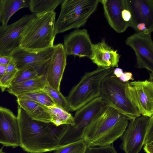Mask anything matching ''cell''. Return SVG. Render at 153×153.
I'll return each mask as SVG.
<instances>
[{"instance_id":"35","label":"cell","mask_w":153,"mask_h":153,"mask_svg":"<svg viewBox=\"0 0 153 153\" xmlns=\"http://www.w3.org/2000/svg\"><path fill=\"white\" fill-rule=\"evenodd\" d=\"M123 72V71L122 69L120 68H114L113 74L117 78H119Z\"/></svg>"},{"instance_id":"23","label":"cell","mask_w":153,"mask_h":153,"mask_svg":"<svg viewBox=\"0 0 153 153\" xmlns=\"http://www.w3.org/2000/svg\"><path fill=\"white\" fill-rule=\"evenodd\" d=\"M47 107L53 125L56 126L63 124L74 125V117L68 112L55 105Z\"/></svg>"},{"instance_id":"15","label":"cell","mask_w":153,"mask_h":153,"mask_svg":"<svg viewBox=\"0 0 153 153\" xmlns=\"http://www.w3.org/2000/svg\"><path fill=\"white\" fill-rule=\"evenodd\" d=\"M53 47V53L44 75L47 83L55 90L60 91L67 56L62 44L54 45Z\"/></svg>"},{"instance_id":"1","label":"cell","mask_w":153,"mask_h":153,"mask_svg":"<svg viewBox=\"0 0 153 153\" xmlns=\"http://www.w3.org/2000/svg\"><path fill=\"white\" fill-rule=\"evenodd\" d=\"M129 120L108 105L84 128L83 139L88 146H102L112 144L120 137Z\"/></svg>"},{"instance_id":"14","label":"cell","mask_w":153,"mask_h":153,"mask_svg":"<svg viewBox=\"0 0 153 153\" xmlns=\"http://www.w3.org/2000/svg\"><path fill=\"white\" fill-rule=\"evenodd\" d=\"M92 44L87 30L82 29L75 30L65 36L63 45L67 56L89 58Z\"/></svg>"},{"instance_id":"28","label":"cell","mask_w":153,"mask_h":153,"mask_svg":"<svg viewBox=\"0 0 153 153\" xmlns=\"http://www.w3.org/2000/svg\"><path fill=\"white\" fill-rule=\"evenodd\" d=\"M143 146L146 153H153V120L151 121L148 128Z\"/></svg>"},{"instance_id":"22","label":"cell","mask_w":153,"mask_h":153,"mask_svg":"<svg viewBox=\"0 0 153 153\" xmlns=\"http://www.w3.org/2000/svg\"><path fill=\"white\" fill-rule=\"evenodd\" d=\"M63 0H29V8L33 14L39 15L54 12Z\"/></svg>"},{"instance_id":"16","label":"cell","mask_w":153,"mask_h":153,"mask_svg":"<svg viewBox=\"0 0 153 153\" xmlns=\"http://www.w3.org/2000/svg\"><path fill=\"white\" fill-rule=\"evenodd\" d=\"M0 143L4 146H20L19 132L16 117L10 110L0 106Z\"/></svg>"},{"instance_id":"17","label":"cell","mask_w":153,"mask_h":153,"mask_svg":"<svg viewBox=\"0 0 153 153\" xmlns=\"http://www.w3.org/2000/svg\"><path fill=\"white\" fill-rule=\"evenodd\" d=\"M105 17L110 27L117 33L124 32L129 23L124 21L122 16L126 7L125 0H100Z\"/></svg>"},{"instance_id":"18","label":"cell","mask_w":153,"mask_h":153,"mask_svg":"<svg viewBox=\"0 0 153 153\" xmlns=\"http://www.w3.org/2000/svg\"><path fill=\"white\" fill-rule=\"evenodd\" d=\"M120 57L118 51L108 45L102 38L101 42L93 44L89 59L97 67L115 68L118 66Z\"/></svg>"},{"instance_id":"6","label":"cell","mask_w":153,"mask_h":153,"mask_svg":"<svg viewBox=\"0 0 153 153\" xmlns=\"http://www.w3.org/2000/svg\"><path fill=\"white\" fill-rule=\"evenodd\" d=\"M127 82H122L113 74L106 76L101 82L100 97L105 105L113 108L130 120L141 115L126 94Z\"/></svg>"},{"instance_id":"36","label":"cell","mask_w":153,"mask_h":153,"mask_svg":"<svg viewBox=\"0 0 153 153\" xmlns=\"http://www.w3.org/2000/svg\"><path fill=\"white\" fill-rule=\"evenodd\" d=\"M6 66V65H0V79L5 73Z\"/></svg>"},{"instance_id":"3","label":"cell","mask_w":153,"mask_h":153,"mask_svg":"<svg viewBox=\"0 0 153 153\" xmlns=\"http://www.w3.org/2000/svg\"><path fill=\"white\" fill-rule=\"evenodd\" d=\"M54 11L35 16L25 29L19 47L30 52L43 51L53 47L56 36Z\"/></svg>"},{"instance_id":"30","label":"cell","mask_w":153,"mask_h":153,"mask_svg":"<svg viewBox=\"0 0 153 153\" xmlns=\"http://www.w3.org/2000/svg\"><path fill=\"white\" fill-rule=\"evenodd\" d=\"M18 72L5 73L0 79V88L2 92L11 86V82Z\"/></svg>"},{"instance_id":"38","label":"cell","mask_w":153,"mask_h":153,"mask_svg":"<svg viewBox=\"0 0 153 153\" xmlns=\"http://www.w3.org/2000/svg\"><path fill=\"white\" fill-rule=\"evenodd\" d=\"M4 152H3L2 148H1L0 149V153H3Z\"/></svg>"},{"instance_id":"21","label":"cell","mask_w":153,"mask_h":153,"mask_svg":"<svg viewBox=\"0 0 153 153\" xmlns=\"http://www.w3.org/2000/svg\"><path fill=\"white\" fill-rule=\"evenodd\" d=\"M29 0H4L1 17L2 26L7 25L12 16L18 10L28 7Z\"/></svg>"},{"instance_id":"8","label":"cell","mask_w":153,"mask_h":153,"mask_svg":"<svg viewBox=\"0 0 153 153\" xmlns=\"http://www.w3.org/2000/svg\"><path fill=\"white\" fill-rule=\"evenodd\" d=\"M125 92L141 115L153 116V81L150 80L128 81Z\"/></svg>"},{"instance_id":"10","label":"cell","mask_w":153,"mask_h":153,"mask_svg":"<svg viewBox=\"0 0 153 153\" xmlns=\"http://www.w3.org/2000/svg\"><path fill=\"white\" fill-rule=\"evenodd\" d=\"M151 33H135L127 38L125 43L134 51L136 67L153 73V41Z\"/></svg>"},{"instance_id":"32","label":"cell","mask_w":153,"mask_h":153,"mask_svg":"<svg viewBox=\"0 0 153 153\" xmlns=\"http://www.w3.org/2000/svg\"><path fill=\"white\" fill-rule=\"evenodd\" d=\"M118 79L123 82H128L130 80L133 81L134 79L132 73L128 72H123L120 77Z\"/></svg>"},{"instance_id":"4","label":"cell","mask_w":153,"mask_h":153,"mask_svg":"<svg viewBox=\"0 0 153 153\" xmlns=\"http://www.w3.org/2000/svg\"><path fill=\"white\" fill-rule=\"evenodd\" d=\"M100 0H63L54 26L56 35L84 26Z\"/></svg>"},{"instance_id":"25","label":"cell","mask_w":153,"mask_h":153,"mask_svg":"<svg viewBox=\"0 0 153 153\" xmlns=\"http://www.w3.org/2000/svg\"><path fill=\"white\" fill-rule=\"evenodd\" d=\"M43 91L50 97L55 105L67 112L71 111V107L66 98L60 91L52 88L47 82Z\"/></svg>"},{"instance_id":"11","label":"cell","mask_w":153,"mask_h":153,"mask_svg":"<svg viewBox=\"0 0 153 153\" xmlns=\"http://www.w3.org/2000/svg\"><path fill=\"white\" fill-rule=\"evenodd\" d=\"M131 14L129 27L137 33L153 31V0H125Z\"/></svg>"},{"instance_id":"12","label":"cell","mask_w":153,"mask_h":153,"mask_svg":"<svg viewBox=\"0 0 153 153\" xmlns=\"http://www.w3.org/2000/svg\"><path fill=\"white\" fill-rule=\"evenodd\" d=\"M35 14H26L15 22L0 26V55H9L19 46L23 33Z\"/></svg>"},{"instance_id":"34","label":"cell","mask_w":153,"mask_h":153,"mask_svg":"<svg viewBox=\"0 0 153 153\" xmlns=\"http://www.w3.org/2000/svg\"><path fill=\"white\" fill-rule=\"evenodd\" d=\"M12 58L10 55H0V65H7L11 60Z\"/></svg>"},{"instance_id":"37","label":"cell","mask_w":153,"mask_h":153,"mask_svg":"<svg viewBox=\"0 0 153 153\" xmlns=\"http://www.w3.org/2000/svg\"><path fill=\"white\" fill-rule=\"evenodd\" d=\"M4 0H0V23H1V17L2 11Z\"/></svg>"},{"instance_id":"26","label":"cell","mask_w":153,"mask_h":153,"mask_svg":"<svg viewBox=\"0 0 153 153\" xmlns=\"http://www.w3.org/2000/svg\"><path fill=\"white\" fill-rule=\"evenodd\" d=\"M88 146L83 139L60 145L53 153H85Z\"/></svg>"},{"instance_id":"19","label":"cell","mask_w":153,"mask_h":153,"mask_svg":"<svg viewBox=\"0 0 153 153\" xmlns=\"http://www.w3.org/2000/svg\"><path fill=\"white\" fill-rule=\"evenodd\" d=\"M19 106L23 109L33 120L45 123H51L50 114L47 106L25 99H18Z\"/></svg>"},{"instance_id":"29","label":"cell","mask_w":153,"mask_h":153,"mask_svg":"<svg viewBox=\"0 0 153 153\" xmlns=\"http://www.w3.org/2000/svg\"><path fill=\"white\" fill-rule=\"evenodd\" d=\"M85 153H117L113 144L102 146H88Z\"/></svg>"},{"instance_id":"20","label":"cell","mask_w":153,"mask_h":153,"mask_svg":"<svg viewBox=\"0 0 153 153\" xmlns=\"http://www.w3.org/2000/svg\"><path fill=\"white\" fill-rule=\"evenodd\" d=\"M46 83L45 75L42 74L20 84L11 86L7 91L16 97L25 93L42 91Z\"/></svg>"},{"instance_id":"13","label":"cell","mask_w":153,"mask_h":153,"mask_svg":"<svg viewBox=\"0 0 153 153\" xmlns=\"http://www.w3.org/2000/svg\"><path fill=\"white\" fill-rule=\"evenodd\" d=\"M53 51V47L42 51L30 52L19 46L14 49L10 55L19 70L30 66L41 68L48 64Z\"/></svg>"},{"instance_id":"7","label":"cell","mask_w":153,"mask_h":153,"mask_svg":"<svg viewBox=\"0 0 153 153\" xmlns=\"http://www.w3.org/2000/svg\"><path fill=\"white\" fill-rule=\"evenodd\" d=\"M105 105L101 97L95 98L76 111L75 124L69 128L60 142L61 145L83 139L85 128L104 110Z\"/></svg>"},{"instance_id":"5","label":"cell","mask_w":153,"mask_h":153,"mask_svg":"<svg viewBox=\"0 0 153 153\" xmlns=\"http://www.w3.org/2000/svg\"><path fill=\"white\" fill-rule=\"evenodd\" d=\"M114 68L97 67L92 71L85 73L66 97L71 111H76L93 99L100 97L102 80L106 76L113 74Z\"/></svg>"},{"instance_id":"9","label":"cell","mask_w":153,"mask_h":153,"mask_svg":"<svg viewBox=\"0 0 153 153\" xmlns=\"http://www.w3.org/2000/svg\"><path fill=\"white\" fill-rule=\"evenodd\" d=\"M153 116H140L131 120L122 136L120 149L125 153H139L144 144L145 138Z\"/></svg>"},{"instance_id":"33","label":"cell","mask_w":153,"mask_h":153,"mask_svg":"<svg viewBox=\"0 0 153 153\" xmlns=\"http://www.w3.org/2000/svg\"><path fill=\"white\" fill-rule=\"evenodd\" d=\"M122 16L123 20L126 22L129 23L130 25V22L131 19V14L130 11L126 7L122 10Z\"/></svg>"},{"instance_id":"31","label":"cell","mask_w":153,"mask_h":153,"mask_svg":"<svg viewBox=\"0 0 153 153\" xmlns=\"http://www.w3.org/2000/svg\"><path fill=\"white\" fill-rule=\"evenodd\" d=\"M19 70L16 67L15 62L12 59L7 65L5 73H12L17 72Z\"/></svg>"},{"instance_id":"27","label":"cell","mask_w":153,"mask_h":153,"mask_svg":"<svg viewBox=\"0 0 153 153\" xmlns=\"http://www.w3.org/2000/svg\"><path fill=\"white\" fill-rule=\"evenodd\" d=\"M16 97L18 99H25L32 101L47 107L55 105L50 97L43 91V90L22 94Z\"/></svg>"},{"instance_id":"39","label":"cell","mask_w":153,"mask_h":153,"mask_svg":"<svg viewBox=\"0 0 153 153\" xmlns=\"http://www.w3.org/2000/svg\"><path fill=\"white\" fill-rule=\"evenodd\" d=\"M3 153H5L4 152Z\"/></svg>"},{"instance_id":"2","label":"cell","mask_w":153,"mask_h":153,"mask_svg":"<svg viewBox=\"0 0 153 153\" xmlns=\"http://www.w3.org/2000/svg\"><path fill=\"white\" fill-rule=\"evenodd\" d=\"M19 132L20 146L30 153L53 151L60 145L52 135L53 124L38 122L30 117L18 106L16 117Z\"/></svg>"},{"instance_id":"24","label":"cell","mask_w":153,"mask_h":153,"mask_svg":"<svg viewBox=\"0 0 153 153\" xmlns=\"http://www.w3.org/2000/svg\"><path fill=\"white\" fill-rule=\"evenodd\" d=\"M45 70L30 66L19 70L11 82V86L21 83L40 75L44 74Z\"/></svg>"}]
</instances>
